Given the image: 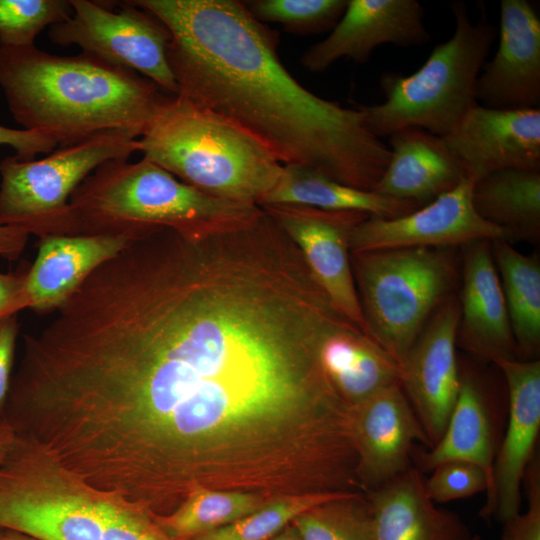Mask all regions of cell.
Wrapping results in <instances>:
<instances>
[{"instance_id": "19", "label": "cell", "mask_w": 540, "mask_h": 540, "mask_svg": "<svg viewBox=\"0 0 540 540\" xmlns=\"http://www.w3.org/2000/svg\"><path fill=\"white\" fill-rule=\"evenodd\" d=\"M457 339L474 355L494 361L517 351L491 241L465 245Z\"/></svg>"}, {"instance_id": "5", "label": "cell", "mask_w": 540, "mask_h": 540, "mask_svg": "<svg viewBox=\"0 0 540 540\" xmlns=\"http://www.w3.org/2000/svg\"><path fill=\"white\" fill-rule=\"evenodd\" d=\"M69 205L75 235H137L156 226L184 229L261 211L256 204L203 193L145 157L135 163H103L75 189Z\"/></svg>"}, {"instance_id": "8", "label": "cell", "mask_w": 540, "mask_h": 540, "mask_svg": "<svg viewBox=\"0 0 540 540\" xmlns=\"http://www.w3.org/2000/svg\"><path fill=\"white\" fill-rule=\"evenodd\" d=\"M105 501L26 438L16 435L0 463V529L38 540H102Z\"/></svg>"}, {"instance_id": "34", "label": "cell", "mask_w": 540, "mask_h": 540, "mask_svg": "<svg viewBox=\"0 0 540 540\" xmlns=\"http://www.w3.org/2000/svg\"><path fill=\"white\" fill-rule=\"evenodd\" d=\"M103 518L102 540H175L160 528L152 516L107 498Z\"/></svg>"}, {"instance_id": "29", "label": "cell", "mask_w": 540, "mask_h": 540, "mask_svg": "<svg viewBox=\"0 0 540 540\" xmlns=\"http://www.w3.org/2000/svg\"><path fill=\"white\" fill-rule=\"evenodd\" d=\"M351 493H308L272 498L253 513L188 540H270L304 512Z\"/></svg>"}, {"instance_id": "21", "label": "cell", "mask_w": 540, "mask_h": 540, "mask_svg": "<svg viewBox=\"0 0 540 540\" xmlns=\"http://www.w3.org/2000/svg\"><path fill=\"white\" fill-rule=\"evenodd\" d=\"M390 159L374 191L419 207L466 177L444 137L406 127L389 136Z\"/></svg>"}, {"instance_id": "35", "label": "cell", "mask_w": 540, "mask_h": 540, "mask_svg": "<svg viewBox=\"0 0 540 540\" xmlns=\"http://www.w3.org/2000/svg\"><path fill=\"white\" fill-rule=\"evenodd\" d=\"M528 507L525 512L502 523V540H540V465L534 457L524 479Z\"/></svg>"}, {"instance_id": "18", "label": "cell", "mask_w": 540, "mask_h": 540, "mask_svg": "<svg viewBox=\"0 0 540 540\" xmlns=\"http://www.w3.org/2000/svg\"><path fill=\"white\" fill-rule=\"evenodd\" d=\"M495 109L540 105V19L527 0H501L499 43L477 79L476 101Z\"/></svg>"}, {"instance_id": "23", "label": "cell", "mask_w": 540, "mask_h": 540, "mask_svg": "<svg viewBox=\"0 0 540 540\" xmlns=\"http://www.w3.org/2000/svg\"><path fill=\"white\" fill-rule=\"evenodd\" d=\"M296 205L330 211H358L379 218H396L419 206L375 191L340 183L320 170L304 164H286L275 187L259 206Z\"/></svg>"}, {"instance_id": "27", "label": "cell", "mask_w": 540, "mask_h": 540, "mask_svg": "<svg viewBox=\"0 0 540 540\" xmlns=\"http://www.w3.org/2000/svg\"><path fill=\"white\" fill-rule=\"evenodd\" d=\"M517 351L535 355L540 346V262L504 239L491 241Z\"/></svg>"}, {"instance_id": "16", "label": "cell", "mask_w": 540, "mask_h": 540, "mask_svg": "<svg viewBox=\"0 0 540 540\" xmlns=\"http://www.w3.org/2000/svg\"><path fill=\"white\" fill-rule=\"evenodd\" d=\"M430 40L424 9L417 0H347L329 35L308 48L300 62L320 73L343 57L366 63L381 45L420 46Z\"/></svg>"}, {"instance_id": "9", "label": "cell", "mask_w": 540, "mask_h": 540, "mask_svg": "<svg viewBox=\"0 0 540 540\" xmlns=\"http://www.w3.org/2000/svg\"><path fill=\"white\" fill-rule=\"evenodd\" d=\"M139 151L129 132L108 130L60 146L41 159L15 155L0 162V224L38 236L74 235L69 199L96 168L110 160H128Z\"/></svg>"}, {"instance_id": "30", "label": "cell", "mask_w": 540, "mask_h": 540, "mask_svg": "<svg viewBox=\"0 0 540 540\" xmlns=\"http://www.w3.org/2000/svg\"><path fill=\"white\" fill-rule=\"evenodd\" d=\"M291 524L301 540H375L369 501L357 493L308 510Z\"/></svg>"}, {"instance_id": "32", "label": "cell", "mask_w": 540, "mask_h": 540, "mask_svg": "<svg viewBox=\"0 0 540 540\" xmlns=\"http://www.w3.org/2000/svg\"><path fill=\"white\" fill-rule=\"evenodd\" d=\"M72 13L70 0H0V46H35L40 32Z\"/></svg>"}, {"instance_id": "7", "label": "cell", "mask_w": 540, "mask_h": 540, "mask_svg": "<svg viewBox=\"0 0 540 540\" xmlns=\"http://www.w3.org/2000/svg\"><path fill=\"white\" fill-rule=\"evenodd\" d=\"M370 337L401 366L456 280L451 248H395L350 253Z\"/></svg>"}, {"instance_id": "20", "label": "cell", "mask_w": 540, "mask_h": 540, "mask_svg": "<svg viewBox=\"0 0 540 540\" xmlns=\"http://www.w3.org/2000/svg\"><path fill=\"white\" fill-rule=\"evenodd\" d=\"M138 235V234H137ZM137 235L95 234L47 236L26 279L29 308L56 311L101 264L118 255Z\"/></svg>"}, {"instance_id": "22", "label": "cell", "mask_w": 540, "mask_h": 540, "mask_svg": "<svg viewBox=\"0 0 540 540\" xmlns=\"http://www.w3.org/2000/svg\"><path fill=\"white\" fill-rule=\"evenodd\" d=\"M367 499L375 540H479L458 515L428 498L416 468L368 492Z\"/></svg>"}, {"instance_id": "11", "label": "cell", "mask_w": 540, "mask_h": 540, "mask_svg": "<svg viewBox=\"0 0 540 540\" xmlns=\"http://www.w3.org/2000/svg\"><path fill=\"white\" fill-rule=\"evenodd\" d=\"M474 181L463 178L428 204L396 218L369 216L350 235V252L395 248H452L508 234L483 219L472 201Z\"/></svg>"}, {"instance_id": "28", "label": "cell", "mask_w": 540, "mask_h": 540, "mask_svg": "<svg viewBox=\"0 0 540 540\" xmlns=\"http://www.w3.org/2000/svg\"><path fill=\"white\" fill-rule=\"evenodd\" d=\"M268 500L250 492L198 488L173 512L153 518L173 539L188 540L231 524L258 510Z\"/></svg>"}, {"instance_id": "14", "label": "cell", "mask_w": 540, "mask_h": 540, "mask_svg": "<svg viewBox=\"0 0 540 540\" xmlns=\"http://www.w3.org/2000/svg\"><path fill=\"white\" fill-rule=\"evenodd\" d=\"M509 395V417L495 455L492 483L479 515L504 523L520 513L523 479L540 430V361L499 358Z\"/></svg>"}, {"instance_id": "41", "label": "cell", "mask_w": 540, "mask_h": 540, "mask_svg": "<svg viewBox=\"0 0 540 540\" xmlns=\"http://www.w3.org/2000/svg\"><path fill=\"white\" fill-rule=\"evenodd\" d=\"M0 540H38L26 534L9 529H0Z\"/></svg>"}, {"instance_id": "26", "label": "cell", "mask_w": 540, "mask_h": 540, "mask_svg": "<svg viewBox=\"0 0 540 540\" xmlns=\"http://www.w3.org/2000/svg\"><path fill=\"white\" fill-rule=\"evenodd\" d=\"M477 213L502 228L510 242H536L540 237V171L505 169L474 183Z\"/></svg>"}, {"instance_id": "4", "label": "cell", "mask_w": 540, "mask_h": 540, "mask_svg": "<svg viewBox=\"0 0 540 540\" xmlns=\"http://www.w3.org/2000/svg\"><path fill=\"white\" fill-rule=\"evenodd\" d=\"M143 157L210 196L259 205L283 165L256 138L177 95L160 105L139 140Z\"/></svg>"}, {"instance_id": "15", "label": "cell", "mask_w": 540, "mask_h": 540, "mask_svg": "<svg viewBox=\"0 0 540 540\" xmlns=\"http://www.w3.org/2000/svg\"><path fill=\"white\" fill-rule=\"evenodd\" d=\"M444 139L466 177L505 169L540 171V109L473 105Z\"/></svg>"}, {"instance_id": "40", "label": "cell", "mask_w": 540, "mask_h": 540, "mask_svg": "<svg viewBox=\"0 0 540 540\" xmlns=\"http://www.w3.org/2000/svg\"><path fill=\"white\" fill-rule=\"evenodd\" d=\"M15 437V432L5 418H0V463L8 453Z\"/></svg>"}, {"instance_id": "13", "label": "cell", "mask_w": 540, "mask_h": 540, "mask_svg": "<svg viewBox=\"0 0 540 540\" xmlns=\"http://www.w3.org/2000/svg\"><path fill=\"white\" fill-rule=\"evenodd\" d=\"M459 317V300L450 295L432 314L401 365L400 384L430 447L444 433L460 389Z\"/></svg>"}, {"instance_id": "3", "label": "cell", "mask_w": 540, "mask_h": 540, "mask_svg": "<svg viewBox=\"0 0 540 540\" xmlns=\"http://www.w3.org/2000/svg\"><path fill=\"white\" fill-rule=\"evenodd\" d=\"M0 87L13 118L57 146L108 130L141 137L171 94L96 56L0 46Z\"/></svg>"}, {"instance_id": "6", "label": "cell", "mask_w": 540, "mask_h": 540, "mask_svg": "<svg viewBox=\"0 0 540 540\" xmlns=\"http://www.w3.org/2000/svg\"><path fill=\"white\" fill-rule=\"evenodd\" d=\"M449 6L455 20L451 38L437 44L414 73L382 74L384 102L359 106L375 136L389 137L399 129L416 127L444 137L477 103V79L497 30L482 3L476 22L464 2Z\"/></svg>"}, {"instance_id": "36", "label": "cell", "mask_w": 540, "mask_h": 540, "mask_svg": "<svg viewBox=\"0 0 540 540\" xmlns=\"http://www.w3.org/2000/svg\"><path fill=\"white\" fill-rule=\"evenodd\" d=\"M19 327L17 314L0 319V418L3 417L13 375L12 369Z\"/></svg>"}, {"instance_id": "24", "label": "cell", "mask_w": 540, "mask_h": 540, "mask_svg": "<svg viewBox=\"0 0 540 540\" xmlns=\"http://www.w3.org/2000/svg\"><path fill=\"white\" fill-rule=\"evenodd\" d=\"M321 359L334 386L351 406L400 383L399 363L356 325L331 336Z\"/></svg>"}, {"instance_id": "42", "label": "cell", "mask_w": 540, "mask_h": 540, "mask_svg": "<svg viewBox=\"0 0 540 540\" xmlns=\"http://www.w3.org/2000/svg\"><path fill=\"white\" fill-rule=\"evenodd\" d=\"M270 540H301V538L293 525L290 524Z\"/></svg>"}, {"instance_id": "31", "label": "cell", "mask_w": 540, "mask_h": 540, "mask_svg": "<svg viewBox=\"0 0 540 540\" xmlns=\"http://www.w3.org/2000/svg\"><path fill=\"white\" fill-rule=\"evenodd\" d=\"M261 23L280 24L295 35L330 32L342 17L347 0H250L243 1Z\"/></svg>"}, {"instance_id": "1", "label": "cell", "mask_w": 540, "mask_h": 540, "mask_svg": "<svg viewBox=\"0 0 540 540\" xmlns=\"http://www.w3.org/2000/svg\"><path fill=\"white\" fill-rule=\"evenodd\" d=\"M351 325L264 210L153 228L98 266L51 325L55 439L91 488L155 516L198 488L323 490L356 456L352 406L321 359Z\"/></svg>"}, {"instance_id": "2", "label": "cell", "mask_w": 540, "mask_h": 540, "mask_svg": "<svg viewBox=\"0 0 540 540\" xmlns=\"http://www.w3.org/2000/svg\"><path fill=\"white\" fill-rule=\"evenodd\" d=\"M171 35L178 92L262 143L280 162L312 166L345 185L374 191L390 149L358 108L302 86L277 54L278 34L237 0H134Z\"/></svg>"}, {"instance_id": "10", "label": "cell", "mask_w": 540, "mask_h": 540, "mask_svg": "<svg viewBox=\"0 0 540 540\" xmlns=\"http://www.w3.org/2000/svg\"><path fill=\"white\" fill-rule=\"evenodd\" d=\"M70 3L71 16L49 28L51 42L59 46L77 45L83 53L135 71L165 92L177 95L178 86L168 59L171 35L157 18L131 1H124L119 11L96 1Z\"/></svg>"}, {"instance_id": "38", "label": "cell", "mask_w": 540, "mask_h": 540, "mask_svg": "<svg viewBox=\"0 0 540 540\" xmlns=\"http://www.w3.org/2000/svg\"><path fill=\"white\" fill-rule=\"evenodd\" d=\"M29 267L30 264H23L14 272H0V319L29 308L26 293Z\"/></svg>"}, {"instance_id": "39", "label": "cell", "mask_w": 540, "mask_h": 540, "mask_svg": "<svg viewBox=\"0 0 540 540\" xmlns=\"http://www.w3.org/2000/svg\"><path fill=\"white\" fill-rule=\"evenodd\" d=\"M29 239V233L25 230L0 224V257L9 260H17L24 251Z\"/></svg>"}, {"instance_id": "17", "label": "cell", "mask_w": 540, "mask_h": 540, "mask_svg": "<svg viewBox=\"0 0 540 540\" xmlns=\"http://www.w3.org/2000/svg\"><path fill=\"white\" fill-rule=\"evenodd\" d=\"M352 428L357 453L356 478L368 492L411 468L416 441L430 447L400 383L353 406Z\"/></svg>"}, {"instance_id": "33", "label": "cell", "mask_w": 540, "mask_h": 540, "mask_svg": "<svg viewBox=\"0 0 540 540\" xmlns=\"http://www.w3.org/2000/svg\"><path fill=\"white\" fill-rule=\"evenodd\" d=\"M424 481L426 495L434 503L471 497L488 488V478L477 465L465 461H448L432 470Z\"/></svg>"}, {"instance_id": "37", "label": "cell", "mask_w": 540, "mask_h": 540, "mask_svg": "<svg viewBox=\"0 0 540 540\" xmlns=\"http://www.w3.org/2000/svg\"><path fill=\"white\" fill-rule=\"evenodd\" d=\"M0 145H9L22 161L35 159L38 154L54 151L57 144L50 138L32 130L14 129L0 125Z\"/></svg>"}, {"instance_id": "25", "label": "cell", "mask_w": 540, "mask_h": 540, "mask_svg": "<svg viewBox=\"0 0 540 540\" xmlns=\"http://www.w3.org/2000/svg\"><path fill=\"white\" fill-rule=\"evenodd\" d=\"M496 451L492 422L480 385L470 375H461L454 408L441 438L419 456V464L432 470L448 461H465L479 466L487 475L488 488Z\"/></svg>"}, {"instance_id": "12", "label": "cell", "mask_w": 540, "mask_h": 540, "mask_svg": "<svg viewBox=\"0 0 540 540\" xmlns=\"http://www.w3.org/2000/svg\"><path fill=\"white\" fill-rule=\"evenodd\" d=\"M261 207L296 244L335 308L369 335L352 272L349 240L353 228L370 215L296 205Z\"/></svg>"}]
</instances>
